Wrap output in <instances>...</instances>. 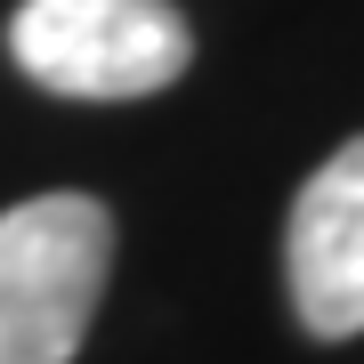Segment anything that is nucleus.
Masks as SVG:
<instances>
[{
	"label": "nucleus",
	"mask_w": 364,
	"mask_h": 364,
	"mask_svg": "<svg viewBox=\"0 0 364 364\" xmlns=\"http://www.w3.org/2000/svg\"><path fill=\"white\" fill-rule=\"evenodd\" d=\"M105 259L114 219L90 195H33L0 210V364H73Z\"/></svg>",
	"instance_id": "1"
},
{
	"label": "nucleus",
	"mask_w": 364,
	"mask_h": 364,
	"mask_svg": "<svg viewBox=\"0 0 364 364\" xmlns=\"http://www.w3.org/2000/svg\"><path fill=\"white\" fill-rule=\"evenodd\" d=\"M9 57L57 97H154L195 65V33L170 0H25L9 16Z\"/></svg>",
	"instance_id": "2"
},
{
	"label": "nucleus",
	"mask_w": 364,
	"mask_h": 364,
	"mask_svg": "<svg viewBox=\"0 0 364 364\" xmlns=\"http://www.w3.org/2000/svg\"><path fill=\"white\" fill-rule=\"evenodd\" d=\"M284 275H291L299 324L316 340L364 332V138H348L299 186L284 227Z\"/></svg>",
	"instance_id": "3"
}]
</instances>
